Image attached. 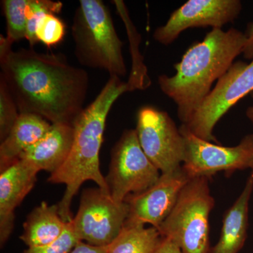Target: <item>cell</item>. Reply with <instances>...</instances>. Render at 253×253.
<instances>
[{
	"label": "cell",
	"instance_id": "obj_2",
	"mask_svg": "<svg viewBox=\"0 0 253 253\" xmlns=\"http://www.w3.org/2000/svg\"><path fill=\"white\" fill-rule=\"evenodd\" d=\"M246 37L235 28H214L204 41L196 42L174 65L175 75H161L160 89L175 103L181 124L189 122L217 81L243 54Z\"/></svg>",
	"mask_w": 253,
	"mask_h": 253
},
{
	"label": "cell",
	"instance_id": "obj_7",
	"mask_svg": "<svg viewBox=\"0 0 253 253\" xmlns=\"http://www.w3.org/2000/svg\"><path fill=\"white\" fill-rule=\"evenodd\" d=\"M253 91V59L236 61L217 81L189 122L183 125L194 135L219 144L214 128L231 108Z\"/></svg>",
	"mask_w": 253,
	"mask_h": 253
},
{
	"label": "cell",
	"instance_id": "obj_8",
	"mask_svg": "<svg viewBox=\"0 0 253 253\" xmlns=\"http://www.w3.org/2000/svg\"><path fill=\"white\" fill-rule=\"evenodd\" d=\"M179 128L184 141L181 168L190 179L198 176L211 179L222 171L231 174L253 169V134L245 136L236 146L226 147L200 139L183 125Z\"/></svg>",
	"mask_w": 253,
	"mask_h": 253
},
{
	"label": "cell",
	"instance_id": "obj_25",
	"mask_svg": "<svg viewBox=\"0 0 253 253\" xmlns=\"http://www.w3.org/2000/svg\"><path fill=\"white\" fill-rule=\"evenodd\" d=\"M109 247L110 246L100 247L80 241L70 253H109Z\"/></svg>",
	"mask_w": 253,
	"mask_h": 253
},
{
	"label": "cell",
	"instance_id": "obj_26",
	"mask_svg": "<svg viewBox=\"0 0 253 253\" xmlns=\"http://www.w3.org/2000/svg\"><path fill=\"white\" fill-rule=\"evenodd\" d=\"M246 37L243 54L246 59H253V22L250 23L248 26L247 32L245 33Z\"/></svg>",
	"mask_w": 253,
	"mask_h": 253
},
{
	"label": "cell",
	"instance_id": "obj_5",
	"mask_svg": "<svg viewBox=\"0 0 253 253\" xmlns=\"http://www.w3.org/2000/svg\"><path fill=\"white\" fill-rule=\"evenodd\" d=\"M209 180L205 176L191 178L158 229L163 237L172 240L183 253H208L211 249L209 217L214 199Z\"/></svg>",
	"mask_w": 253,
	"mask_h": 253
},
{
	"label": "cell",
	"instance_id": "obj_18",
	"mask_svg": "<svg viewBox=\"0 0 253 253\" xmlns=\"http://www.w3.org/2000/svg\"><path fill=\"white\" fill-rule=\"evenodd\" d=\"M163 238L154 226L125 224L119 236L110 245L109 253H155Z\"/></svg>",
	"mask_w": 253,
	"mask_h": 253
},
{
	"label": "cell",
	"instance_id": "obj_21",
	"mask_svg": "<svg viewBox=\"0 0 253 253\" xmlns=\"http://www.w3.org/2000/svg\"><path fill=\"white\" fill-rule=\"evenodd\" d=\"M63 3L59 1L51 0H28L26 9V39L29 43L31 48L39 42L36 36V25L38 20L42 15L51 13L57 14L61 12Z\"/></svg>",
	"mask_w": 253,
	"mask_h": 253
},
{
	"label": "cell",
	"instance_id": "obj_14",
	"mask_svg": "<svg viewBox=\"0 0 253 253\" xmlns=\"http://www.w3.org/2000/svg\"><path fill=\"white\" fill-rule=\"evenodd\" d=\"M74 126L68 123H52L45 134L23 151L18 159L31 163L39 171L53 174L66 160L72 149Z\"/></svg>",
	"mask_w": 253,
	"mask_h": 253
},
{
	"label": "cell",
	"instance_id": "obj_11",
	"mask_svg": "<svg viewBox=\"0 0 253 253\" xmlns=\"http://www.w3.org/2000/svg\"><path fill=\"white\" fill-rule=\"evenodd\" d=\"M241 10L239 0H189L171 14L166 24L155 30L153 38L160 44L169 45L189 28L221 29L234 22Z\"/></svg>",
	"mask_w": 253,
	"mask_h": 253
},
{
	"label": "cell",
	"instance_id": "obj_17",
	"mask_svg": "<svg viewBox=\"0 0 253 253\" xmlns=\"http://www.w3.org/2000/svg\"><path fill=\"white\" fill-rule=\"evenodd\" d=\"M66 225L57 205L49 206L42 202L28 214L20 239L28 248L45 246L57 239Z\"/></svg>",
	"mask_w": 253,
	"mask_h": 253
},
{
	"label": "cell",
	"instance_id": "obj_24",
	"mask_svg": "<svg viewBox=\"0 0 253 253\" xmlns=\"http://www.w3.org/2000/svg\"><path fill=\"white\" fill-rule=\"evenodd\" d=\"M80 241L70 221L57 239L45 246L28 248L23 253H70Z\"/></svg>",
	"mask_w": 253,
	"mask_h": 253
},
{
	"label": "cell",
	"instance_id": "obj_20",
	"mask_svg": "<svg viewBox=\"0 0 253 253\" xmlns=\"http://www.w3.org/2000/svg\"><path fill=\"white\" fill-rule=\"evenodd\" d=\"M28 0H3L1 1L6 22V39L11 44L26 39V9Z\"/></svg>",
	"mask_w": 253,
	"mask_h": 253
},
{
	"label": "cell",
	"instance_id": "obj_16",
	"mask_svg": "<svg viewBox=\"0 0 253 253\" xmlns=\"http://www.w3.org/2000/svg\"><path fill=\"white\" fill-rule=\"evenodd\" d=\"M51 123L33 113H20L9 135L0 145V171L17 161L23 151L38 142Z\"/></svg>",
	"mask_w": 253,
	"mask_h": 253
},
{
	"label": "cell",
	"instance_id": "obj_1",
	"mask_svg": "<svg viewBox=\"0 0 253 253\" xmlns=\"http://www.w3.org/2000/svg\"><path fill=\"white\" fill-rule=\"evenodd\" d=\"M0 36L2 78L20 113H33L52 123L73 124L84 110L89 75L68 62L62 53H42L33 48L13 51Z\"/></svg>",
	"mask_w": 253,
	"mask_h": 253
},
{
	"label": "cell",
	"instance_id": "obj_28",
	"mask_svg": "<svg viewBox=\"0 0 253 253\" xmlns=\"http://www.w3.org/2000/svg\"><path fill=\"white\" fill-rule=\"evenodd\" d=\"M251 97L253 99V91L251 94ZM246 117L249 118L251 122L253 123V106H250L248 108L246 111Z\"/></svg>",
	"mask_w": 253,
	"mask_h": 253
},
{
	"label": "cell",
	"instance_id": "obj_27",
	"mask_svg": "<svg viewBox=\"0 0 253 253\" xmlns=\"http://www.w3.org/2000/svg\"><path fill=\"white\" fill-rule=\"evenodd\" d=\"M155 253H183L180 248L168 238L163 237Z\"/></svg>",
	"mask_w": 253,
	"mask_h": 253
},
{
	"label": "cell",
	"instance_id": "obj_12",
	"mask_svg": "<svg viewBox=\"0 0 253 253\" xmlns=\"http://www.w3.org/2000/svg\"><path fill=\"white\" fill-rule=\"evenodd\" d=\"M189 179L181 168L175 172L161 174L157 182L144 192L128 196L125 201L129 206L126 224H149L158 229Z\"/></svg>",
	"mask_w": 253,
	"mask_h": 253
},
{
	"label": "cell",
	"instance_id": "obj_4",
	"mask_svg": "<svg viewBox=\"0 0 253 253\" xmlns=\"http://www.w3.org/2000/svg\"><path fill=\"white\" fill-rule=\"evenodd\" d=\"M74 54L82 66L107 71L110 77L126 76L123 42L109 8L101 0H81L73 16Z\"/></svg>",
	"mask_w": 253,
	"mask_h": 253
},
{
	"label": "cell",
	"instance_id": "obj_15",
	"mask_svg": "<svg viewBox=\"0 0 253 253\" xmlns=\"http://www.w3.org/2000/svg\"><path fill=\"white\" fill-rule=\"evenodd\" d=\"M253 191V169L235 203L224 213L220 237L208 253H238L248 236L249 202Z\"/></svg>",
	"mask_w": 253,
	"mask_h": 253
},
{
	"label": "cell",
	"instance_id": "obj_6",
	"mask_svg": "<svg viewBox=\"0 0 253 253\" xmlns=\"http://www.w3.org/2000/svg\"><path fill=\"white\" fill-rule=\"evenodd\" d=\"M161 173L141 149L136 129H126L111 152L106 176L110 195L118 203L141 194L159 179Z\"/></svg>",
	"mask_w": 253,
	"mask_h": 253
},
{
	"label": "cell",
	"instance_id": "obj_13",
	"mask_svg": "<svg viewBox=\"0 0 253 253\" xmlns=\"http://www.w3.org/2000/svg\"><path fill=\"white\" fill-rule=\"evenodd\" d=\"M40 171L31 163L18 159L0 174V244L9 239L14 227L16 208L34 187Z\"/></svg>",
	"mask_w": 253,
	"mask_h": 253
},
{
	"label": "cell",
	"instance_id": "obj_19",
	"mask_svg": "<svg viewBox=\"0 0 253 253\" xmlns=\"http://www.w3.org/2000/svg\"><path fill=\"white\" fill-rule=\"evenodd\" d=\"M113 4L116 6L118 14L122 18L126 25V33L129 38V46L131 55V69L129 78L126 82L128 91L144 90L148 89L151 84V78L148 74L147 68L145 66L144 58L139 51V44L141 42V36L135 26L131 22L127 9L123 1L114 0Z\"/></svg>",
	"mask_w": 253,
	"mask_h": 253
},
{
	"label": "cell",
	"instance_id": "obj_3",
	"mask_svg": "<svg viewBox=\"0 0 253 253\" xmlns=\"http://www.w3.org/2000/svg\"><path fill=\"white\" fill-rule=\"evenodd\" d=\"M126 92H129L126 82L117 76L110 77L94 101L73 123L74 140L71 153L63 166L48 179L51 184L66 185L57 205L60 216L66 223L73 220V197L86 181H94L110 194L106 177L100 169L99 153L108 115L115 101Z\"/></svg>",
	"mask_w": 253,
	"mask_h": 253
},
{
	"label": "cell",
	"instance_id": "obj_10",
	"mask_svg": "<svg viewBox=\"0 0 253 253\" xmlns=\"http://www.w3.org/2000/svg\"><path fill=\"white\" fill-rule=\"evenodd\" d=\"M135 129L141 149L161 174L181 169L184 138L168 113L154 106H142L137 112Z\"/></svg>",
	"mask_w": 253,
	"mask_h": 253
},
{
	"label": "cell",
	"instance_id": "obj_9",
	"mask_svg": "<svg viewBox=\"0 0 253 253\" xmlns=\"http://www.w3.org/2000/svg\"><path fill=\"white\" fill-rule=\"evenodd\" d=\"M129 213L126 201L118 203L100 189H85L71 221L78 239L95 246H109L119 236Z\"/></svg>",
	"mask_w": 253,
	"mask_h": 253
},
{
	"label": "cell",
	"instance_id": "obj_22",
	"mask_svg": "<svg viewBox=\"0 0 253 253\" xmlns=\"http://www.w3.org/2000/svg\"><path fill=\"white\" fill-rule=\"evenodd\" d=\"M65 34L66 25L56 14H44L37 23V39L48 47L59 44L64 38Z\"/></svg>",
	"mask_w": 253,
	"mask_h": 253
},
{
	"label": "cell",
	"instance_id": "obj_23",
	"mask_svg": "<svg viewBox=\"0 0 253 253\" xmlns=\"http://www.w3.org/2000/svg\"><path fill=\"white\" fill-rule=\"evenodd\" d=\"M20 113L6 83L0 78V140L3 141L9 135Z\"/></svg>",
	"mask_w": 253,
	"mask_h": 253
}]
</instances>
